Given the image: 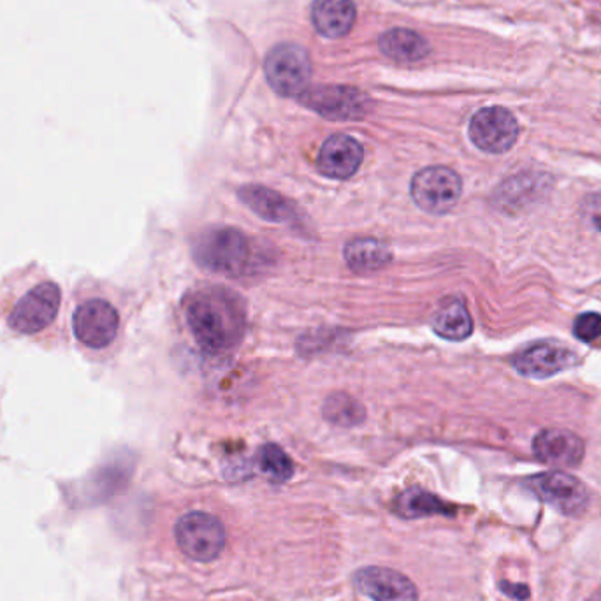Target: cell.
I'll return each instance as SVG.
<instances>
[{
    "label": "cell",
    "instance_id": "5bb4252c",
    "mask_svg": "<svg viewBox=\"0 0 601 601\" xmlns=\"http://www.w3.org/2000/svg\"><path fill=\"white\" fill-rule=\"evenodd\" d=\"M365 159V150L359 141L345 134L330 136L318 152L317 167L324 176L333 180H347L357 173Z\"/></svg>",
    "mask_w": 601,
    "mask_h": 601
},
{
    "label": "cell",
    "instance_id": "83f0119b",
    "mask_svg": "<svg viewBox=\"0 0 601 601\" xmlns=\"http://www.w3.org/2000/svg\"><path fill=\"white\" fill-rule=\"evenodd\" d=\"M585 601H601V589H598L593 597H589Z\"/></svg>",
    "mask_w": 601,
    "mask_h": 601
},
{
    "label": "cell",
    "instance_id": "3957f363",
    "mask_svg": "<svg viewBox=\"0 0 601 601\" xmlns=\"http://www.w3.org/2000/svg\"><path fill=\"white\" fill-rule=\"evenodd\" d=\"M62 293L51 279H41L38 284L18 297L13 308L9 309V329L20 335H39L48 329L59 315Z\"/></svg>",
    "mask_w": 601,
    "mask_h": 601
},
{
    "label": "cell",
    "instance_id": "cb8c5ba5",
    "mask_svg": "<svg viewBox=\"0 0 601 601\" xmlns=\"http://www.w3.org/2000/svg\"><path fill=\"white\" fill-rule=\"evenodd\" d=\"M324 414H326V419L339 424V426H354L365 417V410L359 403L347 394L330 396L324 405Z\"/></svg>",
    "mask_w": 601,
    "mask_h": 601
},
{
    "label": "cell",
    "instance_id": "9c48e42d",
    "mask_svg": "<svg viewBox=\"0 0 601 601\" xmlns=\"http://www.w3.org/2000/svg\"><path fill=\"white\" fill-rule=\"evenodd\" d=\"M299 99L306 108L329 120H359L371 110L368 95L352 86H317L306 90Z\"/></svg>",
    "mask_w": 601,
    "mask_h": 601
},
{
    "label": "cell",
    "instance_id": "6da1fadb",
    "mask_svg": "<svg viewBox=\"0 0 601 601\" xmlns=\"http://www.w3.org/2000/svg\"><path fill=\"white\" fill-rule=\"evenodd\" d=\"M185 314L195 342L210 354H227L245 335V303L227 288H197L186 299Z\"/></svg>",
    "mask_w": 601,
    "mask_h": 601
},
{
    "label": "cell",
    "instance_id": "603a6c76",
    "mask_svg": "<svg viewBox=\"0 0 601 601\" xmlns=\"http://www.w3.org/2000/svg\"><path fill=\"white\" fill-rule=\"evenodd\" d=\"M258 466L263 473H266L273 482H287L294 475V465L278 445H264L258 452Z\"/></svg>",
    "mask_w": 601,
    "mask_h": 601
},
{
    "label": "cell",
    "instance_id": "d6986e66",
    "mask_svg": "<svg viewBox=\"0 0 601 601\" xmlns=\"http://www.w3.org/2000/svg\"><path fill=\"white\" fill-rule=\"evenodd\" d=\"M456 507L452 503L440 500L438 496L422 489H410L403 492L396 500V513L403 519H420L429 516H456Z\"/></svg>",
    "mask_w": 601,
    "mask_h": 601
},
{
    "label": "cell",
    "instance_id": "52a82bcc",
    "mask_svg": "<svg viewBox=\"0 0 601 601\" xmlns=\"http://www.w3.org/2000/svg\"><path fill=\"white\" fill-rule=\"evenodd\" d=\"M462 182L456 171L449 167H426L411 180V197L417 206L432 215H444L458 204Z\"/></svg>",
    "mask_w": 601,
    "mask_h": 601
},
{
    "label": "cell",
    "instance_id": "e0dca14e",
    "mask_svg": "<svg viewBox=\"0 0 601 601\" xmlns=\"http://www.w3.org/2000/svg\"><path fill=\"white\" fill-rule=\"evenodd\" d=\"M312 20L326 38H342L356 22V8L352 0H315Z\"/></svg>",
    "mask_w": 601,
    "mask_h": 601
},
{
    "label": "cell",
    "instance_id": "7402d4cb",
    "mask_svg": "<svg viewBox=\"0 0 601 601\" xmlns=\"http://www.w3.org/2000/svg\"><path fill=\"white\" fill-rule=\"evenodd\" d=\"M543 189H546L543 176H517L501 186V204L519 208L521 204H530L537 200L538 192H542Z\"/></svg>",
    "mask_w": 601,
    "mask_h": 601
},
{
    "label": "cell",
    "instance_id": "ba28073f",
    "mask_svg": "<svg viewBox=\"0 0 601 601\" xmlns=\"http://www.w3.org/2000/svg\"><path fill=\"white\" fill-rule=\"evenodd\" d=\"M269 85L284 98H300L308 90L312 65L303 48L279 44L266 59Z\"/></svg>",
    "mask_w": 601,
    "mask_h": 601
},
{
    "label": "cell",
    "instance_id": "9a60e30c",
    "mask_svg": "<svg viewBox=\"0 0 601 601\" xmlns=\"http://www.w3.org/2000/svg\"><path fill=\"white\" fill-rule=\"evenodd\" d=\"M240 200L261 218L275 224H293L299 221V210L279 192L266 186L246 185L240 189Z\"/></svg>",
    "mask_w": 601,
    "mask_h": 601
},
{
    "label": "cell",
    "instance_id": "30bf717a",
    "mask_svg": "<svg viewBox=\"0 0 601 601\" xmlns=\"http://www.w3.org/2000/svg\"><path fill=\"white\" fill-rule=\"evenodd\" d=\"M519 137V123L505 108H483L470 122V140L477 149L492 155L509 152Z\"/></svg>",
    "mask_w": 601,
    "mask_h": 601
},
{
    "label": "cell",
    "instance_id": "7a4b0ae2",
    "mask_svg": "<svg viewBox=\"0 0 601 601\" xmlns=\"http://www.w3.org/2000/svg\"><path fill=\"white\" fill-rule=\"evenodd\" d=\"M194 255L201 266L227 276L243 275L254 261L251 240L231 227L204 231L195 242Z\"/></svg>",
    "mask_w": 601,
    "mask_h": 601
},
{
    "label": "cell",
    "instance_id": "8fae6325",
    "mask_svg": "<svg viewBox=\"0 0 601 601\" xmlns=\"http://www.w3.org/2000/svg\"><path fill=\"white\" fill-rule=\"evenodd\" d=\"M354 584L373 601H419L417 585L390 568H360L354 575Z\"/></svg>",
    "mask_w": 601,
    "mask_h": 601
},
{
    "label": "cell",
    "instance_id": "2e32d148",
    "mask_svg": "<svg viewBox=\"0 0 601 601\" xmlns=\"http://www.w3.org/2000/svg\"><path fill=\"white\" fill-rule=\"evenodd\" d=\"M128 482V473L122 466H104L85 480L78 491H72V507H92L110 500L111 496Z\"/></svg>",
    "mask_w": 601,
    "mask_h": 601
},
{
    "label": "cell",
    "instance_id": "277c9868",
    "mask_svg": "<svg viewBox=\"0 0 601 601\" xmlns=\"http://www.w3.org/2000/svg\"><path fill=\"white\" fill-rule=\"evenodd\" d=\"M174 537L183 554L200 563L215 561L227 542L221 519L206 512L185 513L176 522Z\"/></svg>",
    "mask_w": 601,
    "mask_h": 601
},
{
    "label": "cell",
    "instance_id": "ffe728a7",
    "mask_svg": "<svg viewBox=\"0 0 601 601\" xmlns=\"http://www.w3.org/2000/svg\"><path fill=\"white\" fill-rule=\"evenodd\" d=\"M432 329L441 338L462 342L473 333V320L465 303L459 299L445 303L432 318Z\"/></svg>",
    "mask_w": 601,
    "mask_h": 601
},
{
    "label": "cell",
    "instance_id": "7c38bea8",
    "mask_svg": "<svg viewBox=\"0 0 601 601\" xmlns=\"http://www.w3.org/2000/svg\"><path fill=\"white\" fill-rule=\"evenodd\" d=\"M577 363V356L570 348L563 345L543 342L522 350L513 359V368L521 373L522 377L546 380L554 377L564 369L572 368Z\"/></svg>",
    "mask_w": 601,
    "mask_h": 601
},
{
    "label": "cell",
    "instance_id": "ac0fdd59",
    "mask_svg": "<svg viewBox=\"0 0 601 601\" xmlns=\"http://www.w3.org/2000/svg\"><path fill=\"white\" fill-rule=\"evenodd\" d=\"M393 258L389 246L386 243L373 240V237H360L348 243L345 248V261L352 272L371 273L378 272L387 266Z\"/></svg>",
    "mask_w": 601,
    "mask_h": 601
},
{
    "label": "cell",
    "instance_id": "4fadbf2b",
    "mask_svg": "<svg viewBox=\"0 0 601 601\" xmlns=\"http://www.w3.org/2000/svg\"><path fill=\"white\" fill-rule=\"evenodd\" d=\"M534 458L558 468H575L585 454L584 441L567 429H543L533 440Z\"/></svg>",
    "mask_w": 601,
    "mask_h": 601
},
{
    "label": "cell",
    "instance_id": "44dd1931",
    "mask_svg": "<svg viewBox=\"0 0 601 601\" xmlns=\"http://www.w3.org/2000/svg\"><path fill=\"white\" fill-rule=\"evenodd\" d=\"M380 50L398 62H416L429 53V44L422 35L407 29H394L380 38Z\"/></svg>",
    "mask_w": 601,
    "mask_h": 601
},
{
    "label": "cell",
    "instance_id": "8992f818",
    "mask_svg": "<svg viewBox=\"0 0 601 601\" xmlns=\"http://www.w3.org/2000/svg\"><path fill=\"white\" fill-rule=\"evenodd\" d=\"M120 317L110 300H83L72 315V330L83 347L102 350L110 347L119 335Z\"/></svg>",
    "mask_w": 601,
    "mask_h": 601
},
{
    "label": "cell",
    "instance_id": "d4e9b609",
    "mask_svg": "<svg viewBox=\"0 0 601 601\" xmlns=\"http://www.w3.org/2000/svg\"><path fill=\"white\" fill-rule=\"evenodd\" d=\"M573 335L584 344H593L601 336V314H582L573 323Z\"/></svg>",
    "mask_w": 601,
    "mask_h": 601
},
{
    "label": "cell",
    "instance_id": "4316f807",
    "mask_svg": "<svg viewBox=\"0 0 601 601\" xmlns=\"http://www.w3.org/2000/svg\"><path fill=\"white\" fill-rule=\"evenodd\" d=\"M500 589L507 597L513 598V600L524 601L530 598V588L526 584H513V582H500Z\"/></svg>",
    "mask_w": 601,
    "mask_h": 601
},
{
    "label": "cell",
    "instance_id": "484cf974",
    "mask_svg": "<svg viewBox=\"0 0 601 601\" xmlns=\"http://www.w3.org/2000/svg\"><path fill=\"white\" fill-rule=\"evenodd\" d=\"M582 221L589 230L601 233V191L593 192L582 203Z\"/></svg>",
    "mask_w": 601,
    "mask_h": 601
},
{
    "label": "cell",
    "instance_id": "5b68a950",
    "mask_svg": "<svg viewBox=\"0 0 601 601\" xmlns=\"http://www.w3.org/2000/svg\"><path fill=\"white\" fill-rule=\"evenodd\" d=\"M526 487L538 500L549 505L559 513L579 517L588 510L589 491L582 480L564 471H547L526 479Z\"/></svg>",
    "mask_w": 601,
    "mask_h": 601
}]
</instances>
